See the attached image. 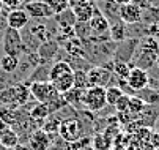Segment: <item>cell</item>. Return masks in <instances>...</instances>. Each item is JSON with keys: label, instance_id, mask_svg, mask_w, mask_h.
<instances>
[{"label": "cell", "instance_id": "6da1fadb", "mask_svg": "<svg viewBox=\"0 0 159 150\" xmlns=\"http://www.w3.org/2000/svg\"><path fill=\"white\" fill-rule=\"evenodd\" d=\"M29 96H30V90L27 89V85L16 84L0 92V106L2 108H10V109L19 108V106L25 104L29 101Z\"/></svg>", "mask_w": 159, "mask_h": 150}, {"label": "cell", "instance_id": "7a4b0ae2", "mask_svg": "<svg viewBox=\"0 0 159 150\" xmlns=\"http://www.w3.org/2000/svg\"><path fill=\"white\" fill-rule=\"evenodd\" d=\"M107 106L106 87H88L82 93V108L90 112H98Z\"/></svg>", "mask_w": 159, "mask_h": 150}, {"label": "cell", "instance_id": "3957f363", "mask_svg": "<svg viewBox=\"0 0 159 150\" xmlns=\"http://www.w3.org/2000/svg\"><path fill=\"white\" fill-rule=\"evenodd\" d=\"M58 136L68 142L73 144L84 138V125L79 119H66L61 120L58 125Z\"/></svg>", "mask_w": 159, "mask_h": 150}, {"label": "cell", "instance_id": "277c9868", "mask_svg": "<svg viewBox=\"0 0 159 150\" xmlns=\"http://www.w3.org/2000/svg\"><path fill=\"white\" fill-rule=\"evenodd\" d=\"M3 51L7 55H13V57H19L24 52V40L20 36L19 30H14L11 27H8L3 32Z\"/></svg>", "mask_w": 159, "mask_h": 150}, {"label": "cell", "instance_id": "5b68a950", "mask_svg": "<svg viewBox=\"0 0 159 150\" xmlns=\"http://www.w3.org/2000/svg\"><path fill=\"white\" fill-rule=\"evenodd\" d=\"M90 87H106L112 79V70L109 67H93L87 71Z\"/></svg>", "mask_w": 159, "mask_h": 150}, {"label": "cell", "instance_id": "8992f818", "mask_svg": "<svg viewBox=\"0 0 159 150\" xmlns=\"http://www.w3.org/2000/svg\"><path fill=\"white\" fill-rule=\"evenodd\" d=\"M150 84V76L145 70H140L137 67H132L129 71V76L126 79V85L132 92H140Z\"/></svg>", "mask_w": 159, "mask_h": 150}, {"label": "cell", "instance_id": "52a82bcc", "mask_svg": "<svg viewBox=\"0 0 159 150\" xmlns=\"http://www.w3.org/2000/svg\"><path fill=\"white\" fill-rule=\"evenodd\" d=\"M30 95L38 101V103H48L49 98L54 95L55 89L54 85L49 82V81H35L30 84Z\"/></svg>", "mask_w": 159, "mask_h": 150}, {"label": "cell", "instance_id": "ba28073f", "mask_svg": "<svg viewBox=\"0 0 159 150\" xmlns=\"http://www.w3.org/2000/svg\"><path fill=\"white\" fill-rule=\"evenodd\" d=\"M24 11L27 13L29 17H35V19H46V17H54V11L48 7L46 2L43 0H32L24 5Z\"/></svg>", "mask_w": 159, "mask_h": 150}, {"label": "cell", "instance_id": "9c48e42d", "mask_svg": "<svg viewBox=\"0 0 159 150\" xmlns=\"http://www.w3.org/2000/svg\"><path fill=\"white\" fill-rule=\"evenodd\" d=\"M142 14L143 11L134 5L132 2L131 3H126V5H121L120 10H118V16H120V21L126 26H134V24H139L142 21Z\"/></svg>", "mask_w": 159, "mask_h": 150}, {"label": "cell", "instance_id": "30bf717a", "mask_svg": "<svg viewBox=\"0 0 159 150\" xmlns=\"http://www.w3.org/2000/svg\"><path fill=\"white\" fill-rule=\"evenodd\" d=\"M109 21L106 19L104 14H101L98 10L95 13V16L88 21V29L90 33H93L95 36H102V35H109Z\"/></svg>", "mask_w": 159, "mask_h": 150}, {"label": "cell", "instance_id": "8fae6325", "mask_svg": "<svg viewBox=\"0 0 159 150\" xmlns=\"http://www.w3.org/2000/svg\"><path fill=\"white\" fill-rule=\"evenodd\" d=\"M51 136L44 131V130H36L30 134V139H29V145H30V150H49L51 148Z\"/></svg>", "mask_w": 159, "mask_h": 150}, {"label": "cell", "instance_id": "7c38bea8", "mask_svg": "<svg viewBox=\"0 0 159 150\" xmlns=\"http://www.w3.org/2000/svg\"><path fill=\"white\" fill-rule=\"evenodd\" d=\"M7 24L8 27L14 29V30H20V29H24L27 27L29 24V16L24 10H11L8 17H7Z\"/></svg>", "mask_w": 159, "mask_h": 150}, {"label": "cell", "instance_id": "4fadbf2b", "mask_svg": "<svg viewBox=\"0 0 159 150\" xmlns=\"http://www.w3.org/2000/svg\"><path fill=\"white\" fill-rule=\"evenodd\" d=\"M156 57H157L156 52L139 49V54L134 57V65L137 67V68H140V70L148 71L153 65H156Z\"/></svg>", "mask_w": 159, "mask_h": 150}, {"label": "cell", "instance_id": "5bb4252c", "mask_svg": "<svg viewBox=\"0 0 159 150\" xmlns=\"http://www.w3.org/2000/svg\"><path fill=\"white\" fill-rule=\"evenodd\" d=\"M71 10L74 13V17H76L77 22H88V21L95 16V13H96L98 8L92 2H85V3L77 5V7H74Z\"/></svg>", "mask_w": 159, "mask_h": 150}, {"label": "cell", "instance_id": "9a60e30c", "mask_svg": "<svg viewBox=\"0 0 159 150\" xmlns=\"http://www.w3.org/2000/svg\"><path fill=\"white\" fill-rule=\"evenodd\" d=\"M49 82H51V81H49ZM51 84L54 85V89H55L58 93H61V95L66 93L68 90H71V89L74 87V71H73V73H68V74H65V76L55 79V81H52Z\"/></svg>", "mask_w": 159, "mask_h": 150}, {"label": "cell", "instance_id": "2e32d148", "mask_svg": "<svg viewBox=\"0 0 159 150\" xmlns=\"http://www.w3.org/2000/svg\"><path fill=\"white\" fill-rule=\"evenodd\" d=\"M73 71H74V70L71 68L70 63L60 60V62L54 63L52 68L49 70V81L52 82V81H55V79H58V77H61V76H65V74H68V73H73Z\"/></svg>", "mask_w": 159, "mask_h": 150}, {"label": "cell", "instance_id": "e0dca14e", "mask_svg": "<svg viewBox=\"0 0 159 150\" xmlns=\"http://www.w3.org/2000/svg\"><path fill=\"white\" fill-rule=\"evenodd\" d=\"M49 114H51V111H49L46 103H36L33 108H32L29 117H30V120H33L36 123H41V122H44V120L49 117Z\"/></svg>", "mask_w": 159, "mask_h": 150}, {"label": "cell", "instance_id": "ac0fdd59", "mask_svg": "<svg viewBox=\"0 0 159 150\" xmlns=\"http://www.w3.org/2000/svg\"><path fill=\"white\" fill-rule=\"evenodd\" d=\"M0 145L2 147H5V148H14V147H17L19 145V134H17V131L14 130V128H8V130L0 136Z\"/></svg>", "mask_w": 159, "mask_h": 150}, {"label": "cell", "instance_id": "d6986e66", "mask_svg": "<svg viewBox=\"0 0 159 150\" xmlns=\"http://www.w3.org/2000/svg\"><path fill=\"white\" fill-rule=\"evenodd\" d=\"M92 147L93 150H112L113 139L109 138L106 133H96L92 139Z\"/></svg>", "mask_w": 159, "mask_h": 150}, {"label": "cell", "instance_id": "ffe728a7", "mask_svg": "<svg viewBox=\"0 0 159 150\" xmlns=\"http://www.w3.org/2000/svg\"><path fill=\"white\" fill-rule=\"evenodd\" d=\"M131 63L129 62H123V60H113L112 63V74H115L120 81H126L131 71Z\"/></svg>", "mask_w": 159, "mask_h": 150}, {"label": "cell", "instance_id": "44dd1931", "mask_svg": "<svg viewBox=\"0 0 159 150\" xmlns=\"http://www.w3.org/2000/svg\"><path fill=\"white\" fill-rule=\"evenodd\" d=\"M109 35L113 41H125L126 40V24H123L121 21L112 22L109 27Z\"/></svg>", "mask_w": 159, "mask_h": 150}, {"label": "cell", "instance_id": "7402d4cb", "mask_svg": "<svg viewBox=\"0 0 159 150\" xmlns=\"http://www.w3.org/2000/svg\"><path fill=\"white\" fill-rule=\"evenodd\" d=\"M139 98L147 104V106H153V104H159V90H154V89H150V87H145L143 90L137 92Z\"/></svg>", "mask_w": 159, "mask_h": 150}, {"label": "cell", "instance_id": "603a6c76", "mask_svg": "<svg viewBox=\"0 0 159 150\" xmlns=\"http://www.w3.org/2000/svg\"><path fill=\"white\" fill-rule=\"evenodd\" d=\"M82 93H84V90L73 87L71 90L63 93V100L66 101V104H71L73 108H77V106H82Z\"/></svg>", "mask_w": 159, "mask_h": 150}, {"label": "cell", "instance_id": "cb8c5ba5", "mask_svg": "<svg viewBox=\"0 0 159 150\" xmlns=\"http://www.w3.org/2000/svg\"><path fill=\"white\" fill-rule=\"evenodd\" d=\"M19 67V59L13 57V55H3L0 59V70L5 71V73H14Z\"/></svg>", "mask_w": 159, "mask_h": 150}, {"label": "cell", "instance_id": "d4e9b609", "mask_svg": "<svg viewBox=\"0 0 159 150\" xmlns=\"http://www.w3.org/2000/svg\"><path fill=\"white\" fill-rule=\"evenodd\" d=\"M125 95L121 87H117V85H110V87H106V101L109 106H115V103Z\"/></svg>", "mask_w": 159, "mask_h": 150}, {"label": "cell", "instance_id": "484cf974", "mask_svg": "<svg viewBox=\"0 0 159 150\" xmlns=\"http://www.w3.org/2000/svg\"><path fill=\"white\" fill-rule=\"evenodd\" d=\"M139 49H145V51H151V52L159 54V43L154 36L147 35L145 38H142L139 41Z\"/></svg>", "mask_w": 159, "mask_h": 150}, {"label": "cell", "instance_id": "4316f807", "mask_svg": "<svg viewBox=\"0 0 159 150\" xmlns=\"http://www.w3.org/2000/svg\"><path fill=\"white\" fill-rule=\"evenodd\" d=\"M65 49L70 52L71 55H79V57H84V46H82V43L77 40V38H73L70 41H66V45H65Z\"/></svg>", "mask_w": 159, "mask_h": 150}, {"label": "cell", "instance_id": "83f0119b", "mask_svg": "<svg viewBox=\"0 0 159 150\" xmlns=\"http://www.w3.org/2000/svg\"><path fill=\"white\" fill-rule=\"evenodd\" d=\"M57 49H58V45H57V43L48 41V43H44V45L38 49V55L43 57V59H51L52 55H55Z\"/></svg>", "mask_w": 159, "mask_h": 150}, {"label": "cell", "instance_id": "f1b7e54d", "mask_svg": "<svg viewBox=\"0 0 159 150\" xmlns=\"http://www.w3.org/2000/svg\"><path fill=\"white\" fill-rule=\"evenodd\" d=\"M145 106H147V104H145L137 95H131V96H129V109H128L129 112H132V114H135V115L139 117V114L145 109Z\"/></svg>", "mask_w": 159, "mask_h": 150}, {"label": "cell", "instance_id": "f546056e", "mask_svg": "<svg viewBox=\"0 0 159 150\" xmlns=\"http://www.w3.org/2000/svg\"><path fill=\"white\" fill-rule=\"evenodd\" d=\"M43 2L48 3V7L54 11V14H60V13H63L70 8L68 0H43Z\"/></svg>", "mask_w": 159, "mask_h": 150}, {"label": "cell", "instance_id": "4dcf8cb0", "mask_svg": "<svg viewBox=\"0 0 159 150\" xmlns=\"http://www.w3.org/2000/svg\"><path fill=\"white\" fill-rule=\"evenodd\" d=\"M74 87L76 89H80V90H85L88 89V79H87V71L84 70H77L74 71Z\"/></svg>", "mask_w": 159, "mask_h": 150}, {"label": "cell", "instance_id": "1f68e13d", "mask_svg": "<svg viewBox=\"0 0 159 150\" xmlns=\"http://www.w3.org/2000/svg\"><path fill=\"white\" fill-rule=\"evenodd\" d=\"M142 21H145L148 26H150V24L159 22V8L150 7L148 10H145V13L142 14Z\"/></svg>", "mask_w": 159, "mask_h": 150}, {"label": "cell", "instance_id": "d6a6232c", "mask_svg": "<svg viewBox=\"0 0 159 150\" xmlns=\"http://www.w3.org/2000/svg\"><path fill=\"white\" fill-rule=\"evenodd\" d=\"M0 120H3V122L8 123V125H14V123H17V120H16V114H14V111L10 109V108H0Z\"/></svg>", "mask_w": 159, "mask_h": 150}, {"label": "cell", "instance_id": "836d02e7", "mask_svg": "<svg viewBox=\"0 0 159 150\" xmlns=\"http://www.w3.org/2000/svg\"><path fill=\"white\" fill-rule=\"evenodd\" d=\"M129 96L131 95H123L117 103H115V106H113V108L117 109V112H125V111H128L129 109Z\"/></svg>", "mask_w": 159, "mask_h": 150}, {"label": "cell", "instance_id": "e575fe53", "mask_svg": "<svg viewBox=\"0 0 159 150\" xmlns=\"http://www.w3.org/2000/svg\"><path fill=\"white\" fill-rule=\"evenodd\" d=\"M147 32H148L150 36H154V38L157 40V43H159V22H156V24H150L148 29H147Z\"/></svg>", "mask_w": 159, "mask_h": 150}, {"label": "cell", "instance_id": "d590c367", "mask_svg": "<svg viewBox=\"0 0 159 150\" xmlns=\"http://www.w3.org/2000/svg\"><path fill=\"white\" fill-rule=\"evenodd\" d=\"M148 142H150V145H151L154 150H159V131H153Z\"/></svg>", "mask_w": 159, "mask_h": 150}, {"label": "cell", "instance_id": "8d00e7d4", "mask_svg": "<svg viewBox=\"0 0 159 150\" xmlns=\"http://www.w3.org/2000/svg\"><path fill=\"white\" fill-rule=\"evenodd\" d=\"M2 3H3V7H7L10 10H16L20 3V0H2Z\"/></svg>", "mask_w": 159, "mask_h": 150}, {"label": "cell", "instance_id": "74e56055", "mask_svg": "<svg viewBox=\"0 0 159 150\" xmlns=\"http://www.w3.org/2000/svg\"><path fill=\"white\" fill-rule=\"evenodd\" d=\"M85 2H88V0H68V5H70V8H74V7L82 5V3H85Z\"/></svg>", "mask_w": 159, "mask_h": 150}, {"label": "cell", "instance_id": "f35d334b", "mask_svg": "<svg viewBox=\"0 0 159 150\" xmlns=\"http://www.w3.org/2000/svg\"><path fill=\"white\" fill-rule=\"evenodd\" d=\"M8 128H10V125H8V123H5L3 120H0V136H2V134L8 130Z\"/></svg>", "mask_w": 159, "mask_h": 150}, {"label": "cell", "instance_id": "ab89813d", "mask_svg": "<svg viewBox=\"0 0 159 150\" xmlns=\"http://www.w3.org/2000/svg\"><path fill=\"white\" fill-rule=\"evenodd\" d=\"M113 2H115L118 7H121V5H126V3H131L132 0H113Z\"/></svg>", "mask_w": 159, "mask_h": 150}, {"label": "cell", "instance_id": "60d3db41", "mask_svg": "<svg viewBox=\"0 0 159 150\" xmlns=\"http://www.w3.org/2000/svg\"><path fill=\"white\" fill-rule=\"evenodd\" d=\"M14 150H27V147H22V145H17V147H14Z\"/></svg>", "mask_w": 159, "mask_h": 150}, {"label": "cell", "instance_id": "b9f144b4", "mask_svg": "<svg viewBox=\"0 0 159 150\" xmlns=\"http://www.w3.org/2000/svg\"><path fill=\"white\" fill-rule=\"evenodd\" d=\"M156 67H157V70H159V54H157V57H156Z\"/></svg>", "mask_w": 159, "mask_h": 150}, {"label": "cell", "instance_id": "7bdbcfd3", "mask_svg": "<svg viewBox=\"0 0 159 150\" xmlns=\"http://www.w3.org/2000/svg\"><path fill=\"white\" fill-rule=\"evenodd\" d=\"M2 8H3V3H2V0H0V13H2Z\"/></svg>", "mask_w": 159, "mask_h": 150}, {"label": "cell", "instance_id": "ee69618b", "mask_svg": "<svg viewBox=\"0 0 159 150\" xmlns=\"http://www.w3.org/2000/svg\"><path fill=\"white\" fill-rule=\"evenodd\" d=\"M0 150H8V148H5V147H2V145H0Z\"/></svg>", "mask_w": 159, "mask_h": 150}, {"label": "cell", "instance_id": "f6af8a7d", "mask_svg": "<svg viewBox=\"0 0 159 150\" xmlns=\"http://www.w3.org/2000/svg\"><path fill=\"white\" fill-rule=\"evenodd\" d=\"M157 90H159V82H157Z\"/></svg>", "mask_w": 159, "mask_h": 150}]
</instances>
